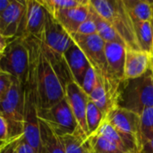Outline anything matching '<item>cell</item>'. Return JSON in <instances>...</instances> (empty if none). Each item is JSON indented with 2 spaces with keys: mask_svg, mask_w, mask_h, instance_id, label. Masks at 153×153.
Wrapping results in <instances>:
<instances>
[{
  "mask_svg": "<svg viewBox=\"0 0 153 153\" xmlns=\"http://www.w3.org/2000/svg\"><path fill=\"white\" fill-rule=\"evenodd\" d=\"M25 39L30 56L26 86L34 95L38 110L49 108L65 98V86L43 53L40 41L35 38Z\"/></svg>",
  "mask_w": 153,
  "mask_h": 153,
  "instance_id": "1",
  "label": "cell"
},
{
  "mask_svg": "<svg viewBox=\"0 0 153 153\" xmlns=\"http://www.w3.org/2000/svg\"><path fill=\"white\" fill-rule=\"evenodd\" d=\"M116 107L138 115L148 108H153V74L151 70L141 77L120 82Z\"/></svg>",
  "mask_w": 153,
  "mask_h": 153,
  "instance_id": "2",
  "label": "cell"
},
{
  "mask_svg": "<svg viewBox=\"0 0 153 153\" xmlns=\"http://www.w3.org/2000/svg\"><path fill=\"white\" fill-rule=\"evenodd\" d=\"M90 4L113 27L127 48L139 49L134 25L124 0H90Z\"/></svg>",
  "mask_w": 153,
  "mask_h": 153,
  "instance_id": "3",
  "label": "cell"
},
{
  "mask_svg": "<svg viewBox=\"0 0 153 153\" xmlns=\"http://www.w3.org/2000/svg\"><path fill=\"white\" fill-rule=\"evenodd\" d=\"M71 36L74 43L85 55L91 66L95 70L97 74L101 79L106 90L115 99V100H117V91L118 86H117L111 81L108 74L105 55L106 42L98 34L85 36L75 33Z\"/></svg>",
  "mask_w": 153,
  "mask_h": 153,
  "instance_id": "4",
  "label": "cell"
},
{
  "mask_svg": "<svg viewBox=\"0 0 153 153\" xmlns=\"http://www.w3.org/2000/svg\"><path fill=\"white\" fill-rule=\"evenodd\" d=\"M24 100L25 85L13 78L9 91L0 102V115L8 124L11 141L23 137Z\"/></svg>",
  "mask_w": 153,
  "mask_h": 153,
  "instance_id": "5",
  "label": "cell"
},
{
  "mask_svg": "<svg viewBox=\"0 0 153 153\" xmlns=\"http://www.w3.org/2000/svg\"><path fill=\"white\" fill-rule=\"evenodd\" d=\"M30 65V48L25 39L14 38L0 58V70L26 85Z\"/></svg>",
  "mask_w": 153,
  "mask_h": 153,
  "instance_id": "6",
  "label": "cell"
},
{
  "mask_svg": "<svg viewBox=\"0 0 153 153\" xmlns=\"http://www.w3.org/2000/svg\"><path fill=\"white\" fill-rule=\"evenodd\" d=\"M38 117L60 137L82 131L65 98L49 108L39 109Z\"/></svg>",
  "mask_w": 153,
  "mask_h": 153,
  "instance_id": "7",
  "label": "cell"
},
{
  "mask_svg": "<svg viewBox=\"0 0 153 153\" xmlns=\"http://www.w3.org/2000/svg\"><path fill=\"white\" fill-rule=\"evenodd\" d=\"M25 13L16 38L39 39L45 26L48 12L39 0H26Z\"/></svg>",
  "mask_w": 153,
  "mask_h": 153,
  "instance_id": "8",
  "label": "cell"
},
{
  "mask_svg": "<svg viewBox=\"0 0 153 153\" xmlns=\"http://www.w3.org/2000/svg\"><path fill=\"white\" fill-rule=\"evenodd\" d=\"M23 139L37 153H42L39 120L38 117V107L32 91L25 85L24 117H23Z\"/></svg>",
  "mask_w": 153,
  "mask_h": 153,
  "instance_id": "9",
  "label": "cell"
},
{
  "mask_svg": "<svg viewBox=\"0 0 153 153\" xmlns=\"http://www.w3.org/2000/svg\"><path fill=\"white\" fill-rule=\"evenodd\" d=\"M39 40L48 49L61 56H64L67 49L74 43L72 36L48 13Z\"/></svg>",
  "mask_w": 153,
  "mask_h": 153,
  "instance_id": "10",
  "label": "cell"
},
{
  "mask_svg": "<svg viewBox=\"0 0 153 153\" xmlns=\"http://www.w3.org/2000/svg\"><path fill=\"white\" fill-rule=\"evenodd\" d=\"M104 120L108 122L117 131L134 137L142 146L140 115L130 110L116 107L105 116Z\"/></svg>",
  "mask_w": 153,
  "mask_h": 153,
  "instance_id": "11",
  "label": "cell"
},
{
  "mask_svg": "<svg viewBox=\"0 0 153 153\" xmlns=\"http://www.w3.org/2000/svg\"><path fill=\"white\" fill-rule=\"evenodd\" d=\"M65 99L72 109V112L78 123L80 129L88 138V129L86 126V109L89 96L82 91L74 81L69 82L65 87Z\"/></svg>",
  "mask_w": 153,
  "mask_h": 153,
  "instance_id": "12",
  "label": "cell"
},
{
  "mask_svg": "<svg viewBox=\"0 0 153 153\" xmlns=\"http://www.w3.org/2000/svg\"><path fill=\"white\" fill-rule=\"evenodd\" d=\"M126 48V45L118 42H106L105 44V55L108 74L111 81L117 86L124 80Z\"/></svg>",
  "mask_w": 153,
  "mask_h": 153,
  "instance_id": "13",
  "label": "cell"
},
{
  "mask_svg": "<svg viewBox=\"0 0 153 153\" xmlns=\"http://www.w3.org/2000/svg\"><path fill=\"white\" fill-rule=\"evenodd\" d=\"M25 7V1L11 0L10 4L0 15V34L8 38H16Z\"/></svg>",
  "mask_w": 153,
  "mask_h": 153,
  "instance_id": "14",
  "label": "cell"
},
{
  "mask_svg": "<svg viewBox=\"0 0 153 153\" xmlns=\"http://www.w3.org/2000/svg\"><path fill=\"white\" fill-rule=\"evenodd\" d=\"M90 13V0H84L78 6L58 11L51 14L70 34L77 32L81 24L87 19Z\"/></svg>",
  "mask_w": 153,
  "mask_h": 153,
  "instance_id": "15",
  "label": "cell"
},
{
  "mask_svg": "<svg viewBox=\"0 0 153 153\" xmlns=\"http://www.w3.org/2000/svg\"><path fill=\"white\" fill-rule=\"evenodd\" d=\"M152 56L140 49L126 48L124 80L135 79L145 74L151 68Z\"/></svg>",
  "mask_w": 153,
  "mask_h": 153,
  "instance_id": "16",
  "label": "cell"
},
{
  "mask_svg": "<svg viewBox=\"0 0 153 153\" xmlns=\"http://www.w3.org/2000/svg\"><path fill=\"white\" fill-rule=\"evenodd\" d=\"M65 60L70 71L73 80L81 86L84 78V75L91 66L88 59L86 58L81 48L74 43L67 51L64 54Z\"/></svg>",
  "mask_w": 153,
  "mask_h": 153,
  "instance_id": "17",
  "label": "cell"
},
{
  "mask_svg": "<svg viewBox=\"0 0 153 153\" xmlns=\"http://www.w3.org/2000/svg\"><path fill=\"white\" fill-rule=\"evenodd\" d=\"M39 130L42 153H65V146L62 137L58 136L46 123L41 120H39Z\"/></svg>",
  "mask_w": 153,
  "mask_h": 153,
  "instance_id": "18",
  "label": "cell"
},
{
  "mask_svg": "<svg viewBox=\"0 0 153 153\" xmlns=\"http://www.w3.org/2000/svg\"><path fill=\"white\" fill-rule=\"evenodd\" d=\"M126 9L133 20L136 22H151L153 17L152 1L148 0H124Z\"/></svg>",
  "mask_w": 153,
  "mask_h": 153,
  "instance_id": "19",
  "label": "cell"
},
{
  "mask_svg": "<svg viewBox=\"0 0 153 153\" xmlns=\"http://www.w3.org/2000/svg\"><path fill=\"white\" fill-rule=\"evenodd\" d=\"M89 99L100 109L104 116H106L111 109L116 108L115 99L106 90L100 76L95 88L89 96Z\"/></svg>",
  "mask_w": 153,
  "mask_h": 153,
  "instance_id": "20",
  "label": "cell"
},
{
  "mask_svg": "<svg viewBox=\"0 0 153 153\" xmlns=\"http://www.w3.org/2000/svg\"><path fill=\"white\" fill-rule=\"evenodd\" d=\"M134 25L139 49L153 56V30L151 22H136Z\"/></svg>",
  "mask_w": 153,
  "mask_h": 153,
  "instance_id": "21",
  "label": "cell"
},
{
  "mask_svg": "<svg viewBox=\"0 0 153 153\" xmlns=\"http://www.w3.org/2000/svg\"><path fill=\"white\" fill-rule=\"evenodd\" d=\"M87 142L93 153H126L118 143L99 133L89 136Z\"/></svg>",
  "mask_w": 153,
  "mask_h": 153,
  "instance_id": "22",
  "label": "cell"
},
{
  "mask_svg": "<svg viewBox=\"0 0 153 153\" xmlns=\"http://www.w3.org/2000/svg\"><path fill=\"white\" fill-rule=\"evenodd\" d=\"M90 14L96 24L98 35L105 42H118L126 45L123 39L120 38V36L113 29V27L93 9L91 4H90Z\"/></svg>",
  "mask_w": 153,
  "mask_h": 153,
  "instance_id": "23",
  "label": "cell"
},
{
  "mask_svg": "<svg viewBox=\"0 0 153 153\" xmlns=\"http://www.w3.org/2000/svg\"><path fill=\"white\" fill-rule=\"evenodd\" d=\"M62 140L65 146V153H90L91 151L87 142V136L82 131L64 136Z\"/></svg>",
  "mask_w": 153,
  "mask_h": 153,
  "instance_id": "24",
  "label": "cell"
},
{
  "mask_svg": "<svg viewBox=\"0 0 153 153\" xmlns=\"http://www.w3.org/2000/svg\"><path fill=\"white\" fill-rule=\"evenodd\" d=\"M105 116L100 109L89 100L86 109V126L88 129V137L97 132L101 123L104 121Z\"/></svg>",
  "mask_w": 153,
  "mask_h": 153,
  "instance_id": "25",
  "label": "cell"
},
{
  "mask_svg": "<svg viewBox=\"0 0 153 153\" xmlns=\"http://www.w3.org/2000/svg\"><path fill=\"white\" fill-rule=\"evenodd\" d=\"M140 131L142 147L153 140V108L144 109L140 115Z\"/></svg>",
  "mask_w": 153,
  "mask_h": 153,
  "instance_id": "26",
  "label": "cell"
},
{
  "mask_svg": "<svg viewBox=\"0 0 153 153\" xmlns=\"http://www.w3.org/2000/svg\"><path fill=\"white\" fill-rule=\"evenodd\" d=\"M83 1L84 0H39L41 4L50 14H54L61 10L78 6L82 4Z\"/></svg>",
  "mask_w": 153,
  "mask_h": 153,
  "instance_id": "27",
  "label": "cell"
},
{
  "mask_svg": "<svg viewBox=\"0 0 153 153\" xmlns=\"http://www.w3.org/2000/svg\"><path fill=\"white\" fill-rule=\"evenodd\" d=\"M98 81H99V75L97 74L95 70L91 66H90L84 75L81 88L88 96H90V94L92 92L93 89L95 88Z\"/></svg>",
  "mask_w": 153,
  "mask_h": 153,
  "instance_id": "28",
  "label": "cell"
},
{
  "mask_svg": "<svg viewBox=\"0 0 153 153\" xmlns=\"http://www.w3.org/2000/svg\"><path fill=\"white\" fill-rule=\"evenodd\" d=\"M78 34L81 35H85V36H89V35H94V34H98L97 33V28H96V24L92 19V17L91 16L90 13H89V16L87 17V19L81 24V26L79 27L77 32Z\"/></svg>",
  "mask_w": 153,
  "mask_h": 153,
  "instance_id": "29",
  "label": "cell"
},
{
  "mask_svg": "<svg viewBox=\"0 0 153 153\" xmlns=\"http://www.w3.org/2000/svg\"><path fill=\"white\" fill-rule=\"evenodd\" d=\"M13 81V78L10 74L0 70V102L3 100L7 91H9Z\"/></svg>",
  "mask_w": 153,
  "mask_h": 153,
  "instance_id": "30",
  "label": "cell"
},
{
  "mask_svg": "<svg viewBox=\"0 0 153 153\" xmlns=\"http://www.w3.org/2000/svg\"><path fill=\"white\" fill-rule=\"evenodd\" d=\"M0 141L3 143L10 142L9 138V127L5 118L0 115Z\"/></svg>",
  "mask_w": 153,
  "mask_h": 153,
  "instance_id": "31",
  "label": "cell"
},
{
  "mask_svg": "<svg viewBox=\"0 0 153 153\" xmlns=\"http://www.w3.org/2000/svg\"><path fill=\"white\" fill-rule=\"evenodd\" d=\"M16 153H37L35 152V150L27 143V142L23 139V137H22L19 142H18V145H17V149H16Z\"/></svg>",
  "mask_w": 153,
  "mask_h": 153,
  "instance_id": "32",
  "label": "cell"
},
{
  "mask_svg": "<svg viewBox=\"0 0 153 153\" xmlns=\"http://www.w3.org/2000/svg\"><path fill=\"white\" fill-rule=\"evenodd\" d=\"M21 139V138H20ZM20 139L17 140H12L10 141L1 151L0 153H16V149L18 145V142Z\"/></svg>",
  "mask_w": 153,
  "mask_h": 153,
  "instance_id": "33",
  "label": "cell"
},
{
  "mask_svg": "<svg viewBox=\"0 0 153 153\" xmlns=\"http://www.w3.org/2000/svg\"><path fill=\"white\" fill-rule=\"evenodd\" d=\"M14 38H8L5 37L2 34H0V54H3L7 46L10 44V42Z\"/></svg>",
  "mask_w": 153,
  "mask_h": 153,
  "instance_id": "34",
  "label": "cell"
},
{
  "mask_svg": "<svg viewBox=\"0 0 153 153\" xmlns=\"http://www.w3.org/2000/svg\"><path fill=\"white\" fill-rule=\"evenodd\" d=\"M139 153H153V140L143 144Z\"/></svg>",
  "mask_w": 153,
  "mask_h": 153,
  "instance_id": "35",
  "label": "cell"
},
{
  "mask_svg": "<svg viewBox=\"0 0 153 153\" xmlns=\"http://www.w3.org/2000/svg\"><path fill=\"white\" fill-rule=\"evenodd\" d=\"M10 3H11V0H0V15L7 8Z\"/></svg>",
  "mask_w": 153,
  "mask_h": 153,
  "instance_id": "36",
  "label": "cell"
},
{
  "mask_svg": "<svg viewBox=\"0 0 153 153\" xmlns=\"http://www.w3.org/2000/svg\"><path fill=\"white\" fill-rule=\"evenodd\" d=\"M8 143H9V142H8ZM3 143V142H1V141H0V151H1V150H2V149H3L6 144H7V143Z\"/></svg>",
  "mask_w": 153,
  "mask_h": 153,
  "instance_id": "37",
  "label": "cell"
},
{
  "mask_svg": "<svg viewBox=\"0 0 153 153\" xmlns=\"http://www.w3.org/2000/svg\"><path fill=\"white\" fill-rule=\"evenodd\" d=\"M150 70L152 71L153 74V56H152V60H151V68H150Z\"/></svg>",
  "mask_w": 153,
  "mask_h": 153,
  "instance_id": "38",
  "label": "cell"
},
{
  "mask_svg": "<svg viewBox=\"0 0 153 153\" xmlns=\"http://www.w3.org/2000/svg\"><path fill=\"white\" fill-rule=\"evenodd\" d=\"M151 23H152V30H153V17H152V21H151Z\"/></svg>",
  "mask_w": 153,
  "mask_h": 153,
  "instance_id": "39",
  "label": "cell"
},
{
  "mask_svg": "<svg viewBox=\"0 0 153 153\" xmlns=\"http://www.w3.org/2000/svg\"><path fill=\"white\" fill-rule=\"evenodd\" d=\"M152 10H153V1H152Z\"/></svg>",
  "mask_w": 153,
  "mask_h": 153,
  "instance_id": "40",
  "label": "cell"
},
{
  "mask_svg": "<svg viewBox=\"0 0 153 153\" xmlns=\"http://www.w3.org/2000/svg\"><path fill=\"white\" fill-rule=\"evenodd\" d=\"M2 55H3V54H0V58H1V56H2Z\"/></svg>",
  "mask_w": 153,
  "mask_h": 153,
  "instance_id": "41",
  "label": "cell"
}]
</instances>
